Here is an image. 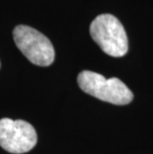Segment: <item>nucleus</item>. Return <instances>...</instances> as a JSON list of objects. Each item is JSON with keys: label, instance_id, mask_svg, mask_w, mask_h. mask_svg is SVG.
<instances>
[{"label": "nucleus", "instance_id": "nucleus-4", "mask_svg": "<svg viewBox=\"0 0 153 154\" xmlns=\"http://www.w3.org/2000/svg\"><path fill=\"white\" fill-rule=\"evenodd\" d=\"M37 143V133L25 120L0 119V146L6 151L21 154L30 151Z\"/></svg>", "mask_w": 153, "mask_h": 154}, {"label": "nucleus", "instance_id": "nucleus-3", "mask_svg": "<svg viewBox=\"0 0 153 154\" xmlns=\"http://www.w3.org/2000/svg\"><path fill=\"white\" fill-rule=\"evenodd\" d=\"M13 38L18 49L34 65L47 67L55 60V50L51 41L36 29L18 25L13 30Z\"/></svg>", "mask_w": 153, "mask_h": 154}, {"label": "nucleus", "instance_id": "nucleus-1", "mask_svg": "<svg viewBox=\"0 0 153 154\" xmlns=\"http://www.w3.org/2000/svg\"><path fill=\"white\" fill-rule=\"evenodd\" d=\"M78 85L84 93L118 106L127 104L133 99L131 91L119 79H106L92 71L81 72L78 76Z\"/></svg>", "mask_w": 153, "mask_h": 154}, {"label": "nucleus", "instance_id": "nucleus-2", "mask_svg": "<svg viewBox=\"0 0 153 154\" xmlns=\"http://www.w3.org/2000/svg\"><path fill=\"white\" fill-rule=\"evenodd\" d=\"M90 33L93 41L106 54L122 57L127 53L128 41L121 23L112 14L99 15L92 22Z\"/></svg>", "mask_w": 153, "mask_h": 154}]
</instances>
